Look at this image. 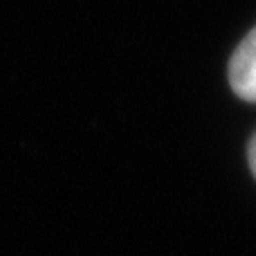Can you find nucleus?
Wrapping results in <instances>:
<instances>
[{
    "instance_id": "nucleus-1",
    "label": "nucleus",
    "mask_w": 256,
    "mask_h": 256,
    "mask_svg": "<svg viewBox=\"0 0 256 256\" xmlns=\"http://www.w3.org/2000/svg\"><path fill=\"white\" fill-rule=\"evenodd\" d=\"M230 84L240 99L256 104V27L245 36L232 56Z\"/></svg>"
},
{
    "instance_id": "nucleus-2",
    "label": "nucleus",
    "mask_w": 256,
    "mask_h": 256,
    "mask_svg": "<svg viewBox=\"0 0 256 256\" xmlns=\"http://www.w3.org/2000/svg\"><path fill=\"white\" fill-rule=\"evenodd\" d=\"M250 164H252V171L256 176V137L252 140V144H250Z\"/></svg>"
}]
</instances>
